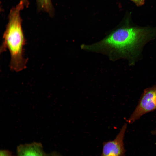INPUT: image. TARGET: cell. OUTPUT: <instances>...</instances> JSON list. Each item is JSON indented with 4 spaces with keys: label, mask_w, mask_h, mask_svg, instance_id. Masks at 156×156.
<instances>
[{
    "label": "cell",
    "mask_w": 156,
    "mask_h": 156,
    "mask_svg": "<svg viewBox=\"0 0 156 156\" xmlns=\"http://www.w3.org/2000/svg\"><path fill=\"white\" fill-rule=\"evenodd\" d=\"M156 36L155 29L127 25L113 31L99 42L82 44L81 47L86 51L105 54L112 60L126 59L133 65L140 56L144 45Z\"/></svg>",
    "instance_id": "6da1fadb"
},
{
    "label": "cell",
    "mask_w": 156,
    "mask_h": 156,
    "mask_svg": "<svg viewBox=\"0 0 156 156\" xmlns=\"http://www.w3.org/2000/svg\"><path fill=\"white\" fill-rule=\"evenodd\" d=\"M20 1L10 10L8 22L3 35L1 53L8 50L10 55V69L18 72L25 69L27 60L24 57L23 47L26 40L22 27L20 12L24 7Z\"/></svg>",
    "instance_id": "7a4b0ae2"
},
{
    "label": "cell",
    "mask_w": 156,
    "mask_h": 156,
    "mask_svg": "<svg viewBox=\"0 0 156 156\" xmlns=\"http://www.w3.org/2000/svg\"><path fill=\"white\" fill-rule=\"evenodd\" d=\"M156 110V84L145 89L134 111L127 120L132 124L147 113Z\"/></svg>",
    "instance_id": "3957f363"
},
{
    "label": "cell",
    "mask_w": 156,
    "mask_h": 156,
    "mask_svg": "<svg viewBox=\"0 0 156 156\" xmlns=\"http://www.w3.org/2000/svg\"><path fill=\"white\" fill-rule=\"evenodd\" d=\"M127 125V123L124 124L113 140L103 143L102 152L100 156H125L123 140Z\"/></svg>",
    "instance_id": "277c9868"
},
{
    "label": "cell",
    "mask_w": 156,
    "mask_h": 156,
    "mask_svg": "<svg viewBox=\"0 0 156 156\" xmlns=\"http://www.w3.org/2000/svg\"><path fill=\"white\" fill-rule=\"evenodd\" d=\"M16 152L17 156H50L39 142L20 144L17 146Z\"/></svg>",
    "instance_id": "5b68a950"
},
{
    "label": "cell",
    "mask_w": 156,
    "mask_h": 156,
    "mask_svg": "<svg viewBox=\"0 0 156 156\" xmlns=\"http://www.w3.org/2000/svg\"><path fill=\"white\" fill-rule=\"evenodd\" d=\"M37 7L40 10L48 13L51 16L54 14V9L51 0H36Z\"/></svg>",
    "instance_id": "8992f818"
},
{
    "label": "cell",
    "mask_w": 156,
    "mask_h": 156,
    "mask_svg": "<svg viewBox=\"0 0 156 156\" xmlns=\"http://www.w3.org/2000/svg\"><path fill=\"white\" fill-rule=\"evenodd\" d=\"M0 156H15L10 151L7 150H1L0 151Z\"/></svg>",
    "instance_id": "52a82bcc"
},
{
    "label": "cell",
    "mask_w": 156,
    "mask_h": 156,
    "mask_svg": "<svg viewBox=\"0 0 156 156\" xmlns=\"http://www.w3.org/2000/svg\"><path fill=\"white\" fill-rule=\"evenodd\" d=\"M133 2L138 6H141L145 3V0H130Z\"/></svg>",
    "instance_id": "ba28073f"
},
{
    "label": "cell",
    "mask_w": 156,
    "mask_h": 156,
    "mask_svg": "<svg viewBox=\"0 0 156 156\" xmlns=\"http://www.w3.org/2000/svg\"><path fill=\"white\" fill-rule=\"evenodd\" d=\"M50 156H62L58 153L53 152L50 153Z\"/></svg>",
    "instance_id": "9c48e42d"
},
{
    "label": "cell",
    "mask_w": 156,
    "mask_h": 156,
    "mask_svg": "<svg viewBox=\"0 0 156 156\" xmlns=\"http://www.w3.org/2000/svg\"><path fill=\"white\" fill-rule=\"evenodd\" d=\"M151 132L152 135H156V129L152 130Z\"/></svg>",
    "instance_id": "30bf717a"
}]
</instances>
